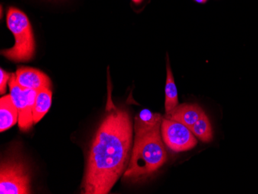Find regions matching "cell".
Segmentation results:
<instances>
[{
  "mask_svg": "<svg viewBox=\"0 0 258 194\" xmlns=\"http://www.w3.org/2000/svg\"><path fill=\"white\" fill-rule=\"evenodd\" d=\"M0 118L1 133L7 131L18 122V110L10 95H5L0 99Z\"/></svg>",
  "mask_w": 258,
  "mask_h": 194,
  "instance_id": "obj_9",
  "label": "cell"
},
{
  "mask_svg": "<svg viewBox=\"0 0 258 194\" xmlns=\"http://www.w3.org/2000/svg\"><path fill=\"white\" fill-rule=\"evenodd\" d=\"M52 91L50 88H44L37 91L33 108V122L37 123L48 112L51 106Z\"/></svg>",
  "mask_w": 258,
  "mask_h": 194,
  "instance_id": "obj_10",
  "label": "cell"
},
{
  "mask_svg": "<svg viewBox=\"0 0 258 194\" xmlns=\"http://www.w3.org/2000/svg\"><path fill=\"white\" fill-rule=\"evenodd\" d=\"M12 74L8 73L1 68L0 70V93L4 95L7 91V83L10 82Z\"/></svg>",
  "mask_w": 258,
  "mask_h": 194,
  "instance_id": "obj_13",
  "label": "cell"
},
{
  "mask_svg": "<svg viewBox=\"0 0 258 194\" xmlns=\"http://www.w3.org/2000/svg\"><path fill=\"white\" fill-rule=\"evenodd\" d=\"M161 133L164 143L172 151H188L197 144V139L189 127L164 117L161 124Z\"/></svg>",
  "mask_w": 258,
  "mask_h": 194,
  "instance_id": "obj_5",
  "label": "cell"
},
{
  "mask_svg": "<svg viewBox=\"0 0 258 194\" xmlns=\"http://www.w3.org/2000/svg\"><path fill=\"white\" fill-rule=\"evenodd\" d=\"M196 4H201V5H204V4H207L209 0H192Z\"/></svg>",
  "mask_w": 258,
  "mask_h": 194,
  "instance_id": "obj_14",
  "label": "cell"
},
{
  "mask_svg": "<svg viewBox=\"0 0 258 194\" xmlns=\"http://www.w3.org/2000/svg\"><path fill=\"white\" fill-rule=\"evenodd\" d=\"M7 27L14 34V47L4 50L1 53L9 60L15 62L29 61L35 54V40L30 20L18 9H9Z\"/></svg>",
  "mask_w": 258,
  "mask_h": 194,
  "instance_id": "obj_3",
  "label": "cell"
},
{
  "mask_svg": "<svg viewBox=\"0 0 258 194\" xmlns=\"http://www.w3.org/2000/svg\"><path fill=\"white\" fill-rule=\"evenodd\" d=\"M19 85L26 89L40 91L51 88V81L47 75L40 71L30 68H20L16 72Z\"/></svg>",
  "mask_w": 258,
  "mask_h": 194,
  "instance_id": "obj_7",
  "label": "cell"
},
{
  "mask_svg": "<svg viewBox=\"0 0 258 194\" xmlns=\"http://www.w3.org/2000/svg\"><path fill=\"white\" fill-rule=\"evenodd\" d=\"M204 112L201 107L196 104H182L177 105L170 112L166 113L165 117L179 121L190 128Z\"/></svg>",
  "mask_w": 258,
  "mask_h": 194,
  "instance_id": "obj_8",
  "label": "cell"
},
{
  "mask_svg": "<svg viewBox=\"0 0 258 194\" xmlns=\"http://www.w3.org/2000/svg\"><path fill=\"white\" fill-rule=\"evenodd\" d=\"M162 121L143 124L135 121V140L124 179L140 182L152 176L166 163L167 153L160 134Z\"/></svg>",
  "mask_w": 258,
  "mask_h": 194,
  "instance_id": "obj_2",
  "label": "cell"
},
{
  "mask_svg": "<svg viewBox=\"0 0 258 194\" xmlns=\"http://www.w3.org/2000/svg\"><path fill=\"white\" fill-rule=\"evenodd\" d=\"M194 136L204 143H210L213 140V130L210 119L204 112L201 118L190 128Z\"/></svg>",
  "mask_w": 258,
  "mask_h": 194,
  "instance_id": "obj_12",
  "label": "cell"
},
{
  "mask_svg": "<svg viewBox=\"0 0 258 194\" xmlns=\"http://www.w3.org/2000/svg\"><path fill=\"white\" fill-rule=\"evenodd\" d=\"M30 177L25 165L17 159L3 162L0 170V193H30Z\"/></svg>",
  "mask_w": 258,
  "mask_h": 194,
  "instance_id": "obj_4",
  "label": "cell"
},
{
  "mask_svg": "<svg viewBox=\"0 0 258 194\" xmlns=\"http://www.w3.org/2000/svg\"><path fill=\"white\" fill-rule=\"evenodd\" d=\"M10 94L19 112L18 125L22 131H27L33 122V108L37 91L23 88L17 81L16 74H12L9 82Z\"/></svg>",
  "mask_w": 258,
  "mask_h": 194,
  "instance_id": "obj_6",
  "label": "cell"
},
{
  "mask_svg": "<svg viewBox=\"0 0 258 194\" xmlns=\"http://www.w3.org/2000/svg\"><path fill=\"white\" fill-rule=\"evenodd\" d=\"M178 91L175 83L173 74L169 64V57L167 55V64H166V82L165 86V110L166 113L170 112L178 105Z\"/></svg>",
  "mask_w": 258,
  "mask_h": 194,
  "instance_id": "obj_11",
  "label": "cell"
},
{
  "mask_svg": "<svg viewBox=\"0 0 258 194\" xmlns=\"http://www.w3.org/2000/svg\"><path fill=\"white\" fill-rule=\"evenodd\" d=\"M132 1H133L135 4H137V5H139V4H142V3L143 2V0H132Z\"/></svg>",
  "mask_w": 258,
  "mask_h": 194,
  "instance_id": "obj_15",
  "label": "cell"
},
{
  "mask_svg": "<svg viewBox=\"0 0 258 194\" xmlns=\"http://www.w3.org/2000/svg\"><path fill=\"white\" fill-rule=\"evenodd\" d=\"M107 111L88 155L84 193H108L124 173L131 157V117L126 110L114 106L110 93Z\"/></svg>",
  "mask_w": 258,
  "mask_h": 194,
  "instance_id": "obj_1",
  "label": "cell"
}]
</instances>
